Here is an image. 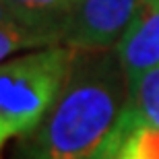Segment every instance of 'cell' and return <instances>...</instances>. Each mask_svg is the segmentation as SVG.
<instances>
[{
  "instance_id": "obj_2",
  "label": "cell",
  "mask_w": 159,
  "mask_h": 159,
  "mask_svg": "<svg viewBox=\"0 0 159 159\" xmlns=\"http://www.w3.org/2000/svg\"><path fill=\"white\" fill-rule=\"evenodd\" d=\"M77 50L50 46L0 62V155L12 139L33 134L64 87Z\"/></svg>"
},
{
  "instance_id": "obj_4",
  "label": "cell",
  "mask_w": 159,
  "mask_h": 159,
  "mask_svg": "<svg viewBox=\"0 0 159 159\" xmlns=\"http://www.w3.org/2000/svg\"><path fill=\"white\" fill-rule=\"evenodd\" d=\"M128 91L151 68L159 66V0H141L132 21L116 43Z\"/></svg>"
},
{
  "instance_id": "obj_6",
  "label": "cell",
  "mask_w": 159,
  "mask_h": 159,
  "mask_svg": "<svg viewBox=\"0 0 159 159\" xmlns=\"http://www.w3.org/2000/svg\"><path fill=\"white\" fill-rule=\"evenodd\" d=\"M126 106L145 124L159 128V66L145 72L128 91Z\"/></svg>"
},
{
  "instance_id": "obj_1",
  "label": "cell",
  "mask_w": 159,
  "mask_h": 159,
  "mask_svg": "<svg viewBox=\"0 0 159 159\" xmlns=\"http://www.w3.org/2000/svg\"><path fill=\"white\" fill-rule=\"evenodd\" d=\"M126 97L118 54L77 50L56 103L25 143V159H85L110 134Z\"/></svg>"
},
{
  "instance_id": "obj_5",
  "label": "cell",
  "mask_w": 159,
  "mask_h": 159,
  "mask_svg": "<svg viewBox=\"0 0 159 159\" xmlns=\"http://www.w3.org/2000/svg\"><path fill=\"white\" fill-rule=\"evenodd\" d=\"M11 19L25 29L60 39L77 0H2ZM62 43V39H60Z\"/></svg>"
},
{
  "instance_id": "obj_8",
  "label": "cell",
  "mask_w": 159,
  "mask_h": 159,
  "mask_svg": "<svg viewBox=\"0 0 159 159\" xmlns=\"http://www.w3.org/2000/svg\"><path fill=\"white\" fill-rule=\"evenodd\" d=\"M141 124L139 116L124 103V110L120 112L118 120L114 124V128L110 130V134L101 141V145L95 149L91 155H87L85 159H116L118 153L122 151L124 143L128 141V136L132 134V130Z\"/></svg>"
},
{
  "instance_id": "obj_9",
  "label": "cell",
  "mask_w": 159,
  "mask_h": 159,
  "mask_svg": "<svg viewBox=\"0 0 159 159\" xmlns=\"http://www.w3.org/2000/svg\"><path fill=\"white\" fill-rule=\"evenodd\" d=\"M116 159H159V128L141 122Z\"/></svg>"
},
{
  "instance_id": "obj_7",
  "label": "cell",
  "mask_w": 159,
  "mask_h": 159,
  "mask_svg": "<svg viewBox=\"0 0 159 159\" xmlns=\"http://www.w3.org/2000/svg\"><path fill=\"white\" fill-rule=\"evenodd\" d=\"M50 46H60V39L52 35H43L37 31L25 29L21 25H6L0 27V62L8 58L11 54L27 48H50Z\"/></svg>"
},
{
  "instance_id": "obj_3",
  "label": "cell",
  "mask_w": 159,
  "mask_h": 159,
  "mask_svg": "<svg viewBox=\"0 0 159 159\" xmlns=\"http://www.w3.org/2000/svg\"><path fill=\"white\" fill-rule=\"evenodd\" d=\"M141 0H77L60 39L75 50L116 48Z\"/></svg>"
},
{
  "instance_id": "obj_10",
  "label": "cell",
  "mask_w": 159,
  "mask_h": 159,
  "mask_svg": "<svg viewBox=\"0 0 159 159\" xmlns=\"http://www.w3.org/2000/svg\"><path fill=\"white\" fill-rule=\"evenodd\" d=\"M6 25H17V23L11 19V15H8V11H6V6H4V2L0 0V27H6Z\"/></svg>"
}]
</instances>
